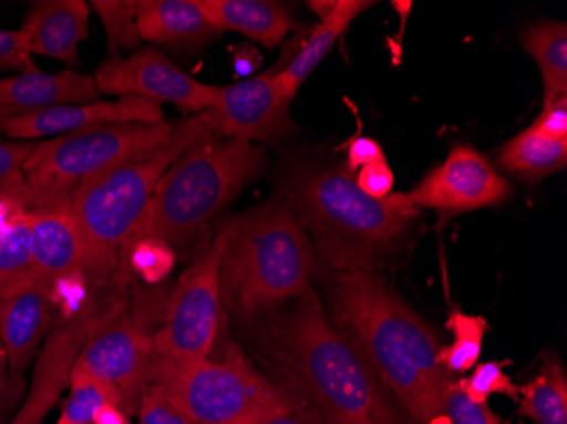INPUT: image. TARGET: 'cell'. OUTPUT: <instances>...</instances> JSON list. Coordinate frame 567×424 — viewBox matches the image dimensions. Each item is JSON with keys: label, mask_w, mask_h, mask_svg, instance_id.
<instances>
[{"label": "cell", "mask_w": 567, "mask_h": 424, "mask_svg": "<svg viewBox=\"0 0 567 424\" xmlns=\"http://www.w3.org/2000/svg\"><path fill=\"white\" fill-rule=\"evenodd\" d=\"M532 127L547 138L567 142V95L544 101L543 113Z\"/></svg>", "instance_id": "obj_35"}, {"label": "cell", "mask_w": 567, "mask_h": 424, "mask_svg": "<svg viewBox=\"0 0 567 424\" xmlns=\"http://www.w3.org/2000/svg\"><path fill=\"white\" fill-rule=\"evenodd\" d=\"M277 70L218 87L212 113L219 138L270 143L295 131L291 104L277 94Z\"/></svg>", "instance_id": "obj_13"}, {"label": "cell", "mask_w": 567, "mask_h": 424, "mask_svg": "<svg viewBox=\"0 0 567 424\" xmlns=\"http://www.w3.org/2000/svg\"><path fill=\"white\" fill-rule=\"evenodd\" d=\"M140 424H193V421L178 410L171 397L157 385L150 384L138 407Z\"/></svg>", "instance_id": "obj_32"}, {"label": "cell", "mask_w": 567, "mask_h": 424, "mask_svg": "<svg viewBox=\"0 0 567 424\" xmlns=\"http://www.w3.org/2000/svg\"><path fill=\"white\" fill-rule=\"evenodd\" d=\"M508 182L470 145H455L444 164L433 168L415 189L408 194L419 209L439 210L442 219L461 213L498 206L508 199Z\"/></svg>", "instance_id": "obj_12"}, {"label": "cell", "mask_w": 567, "mask_h": 424, "mask_svg": "<svg viewBox=\"0 0 567 424\" xmlns=\"http://www.w3.org/2000/svg\"><path fill=\"white\" fill-rule=\"evenodd\" d=\"M37 143L0 142V193L14 190L24 184L22 165L30 158Z\"/></svg>", "instance_id": "obj_34"}, {"label": "cell", "mask_w": 567, "mask_h": 424, "mask_svg": "<svg viewBox=\"0 0 567 424\" xmlns=\"http://www.w3.org/2000/svg\"><path fill=\"white\" fill-rule=\"evenodd\" d=\"M264 424H311L298 410L292 413L282 414V416L274 417V420L267 421Z\"/></svg>", "instance_id": "obj_40"}, {"label": "cell", "mask_w": 567, "mask_h": 424, "mask_svg": "<svg viewBox=\"0 0 567 424\" xmlns=\"http://www.w3.org/2000/svg\"><path fill=\"white\" fill-rule=\"evenodd\" d=\"M92 424H130V420H127V414L120 406L106 404V406H102L97 411Z\"/></svg>", "instance_id": "obj_38"}, {"label": "cell", "mask_w": 567, "mask_h": 424, "mask_svg": "<svg viewBox=\"0 0 567 424\" xmlns=\"http://www.w3.org/2000/svg\"><path fill=\"white\" fill-rule=\"evenodd\" d=\"M162 104L150 99L126 95L116 102H91L48 107L28 116L12 117L0 124V135L11 139H37L65 135L102 124L162 123Z\"/></svg>", "instance_id": "obj_15"}, {"label": "cell", "mask_w": 567, "mask_h": 424, "mask_svg": "<svg viewBox=\"0 0 567 424\" xmlns=\"http://www.w3.org/2000/svg\"><path fill=\"white\" fill-rule=\"evenodd\" d=\"M200 11L219 33L237 31L266 48H276L295 28L280 2L270 0H197Z\"/></svg>", "instance_id": "obj_20"}, {"label": "cell", "mask_w": 567, "mask_h": 424, "mask_svg": "<svg viewBox=\"0 0 567 424\" xmlns=\"http://www.w3.org/2000/svg\"><path fill=\"white\" fill-rule=\"evenodd\" d=\"M442 404L449 424H502V420L493 413L492 407L486 403L471 400L454 379L445 387Z\"/></svg>", "instance_id": "obj_31"}, {"label": "cell", "mask_w": 567, "mask_h": 424, "mask_svg": "<svg viewBox=\"0 0 567 424\" xmlns=\"http://www.w3.org/2000/svg\"><path fill=\"white\" fill-rule=\"evenodd\" d=\"M140 37L168 48H194L219 33L200 11L197 0H140Z\"/></svg>", "instance_id": "obj_19"}, {"label": "cell", "mask_w": 567, "mask_h": 424, "mask_svg": "<svg viewBox=\"0 0 567 424\" xmlns=\"http://www.w3.org/2000/svg\"><path fill=\"white\" fill-rule=\"evenodd\" d=\"M92 8L101 18L107 34L111 59H116L117 51L138 48L142 43L138 24H136V0H94Z\"/></svg>", "instance_id": "obj_28"}, {"label": "cell", "mask_w": 567, "mask_h": 424, "mask_svg": "<svg viewBox=\"0 0 567 424\" xmlns=\"http://www.w3.org/2000/svg\"><path fill=\"white\" fill-rule=\"evenodd\" d=\"M231 236L226 223L206 251L181 276L165 309L164 324L152 334L153 356L208 359L221 331L223 301L219 269Z\"/></svg>", "instance_id": "obj_9"}, {"label": "cell", "mask_w": 567, "mask_h": 424, "mask_svg": "<svg viewBox=\"0 0 567 424\" xmlns=\"http://www.w3.org/2000/svg\"><path fill=\"white\" fill-rule=\"evenodd\" d=\"M357 185L371 197H385L393 193L394 175L388 162L381 161L360 168Z\"/></svg>", "instance_id": "obj_36"}, {"label": "cell", "mask_w": 567, "mask_h": 424, "mask_svg": "<svg viewBox=\"0 0 567 424\" xmlns=\"http://www.w3.org/2000/svg\"><path fill=\"white\" fill-rule=\"evenodd\" d=\"M19 375L8 374L6 370H0V406L6 403L9 395H11L12 385Z\"/></svg>", "instance_id": "obj_39"}, {"label": "cell", "mask_w": 567, "mask_h": 424, "mask_svg": "<svg viewBox=\"0 0 567 424\" xmlns=\"http://www.w3.org/2000/svg\"><path fill=\"white\" fill-rule=\"evenodd\" d=\"M33 254L28 206L0 225V296L33 279Z\"/></svg>", "instance_id": "obj_25"}, {"label": "cell", "mask_w": 567, "mask_h": 424, "mask_svg": "<svg viewBox=\"0 0 567 424\" xmlns=\"http://www.w3.org/2000/svg\"><path fill=\"white\" fill-rule=\"evenodd\" d=\"M150 384L161 387L193 424H264L298 410L235 343L226 344L218 360L153 356Z\"/></svg>", "instance_id": "obj_7"}, {"label": "cell", "mask_w": 567, "mask_h": 424, "mask_svg": "<svg viewBox=\"0 0 567 424\" xmlns=\"http://www.w3.org/2000/svg\"><path fill=\"white\" fill-rule=\"evenodd\" d=\"M33 55L79 65V44L89 37V6L84 0H38L22 22Z\"/></svg>", "instance_id": "obj_18"}, {"label": "cell", "mask_w": 567, "mask_h": 424, "mask_svg": "<svg viewBox=\"0 0 567 424\" xmlns=\"http://www.w3.org/2000/svg\"><path fill=\"white\" fill-rule=\"evenodd\" d=\"M498 164L524 180H540L566 168L567 142L547 138L530 126L503 146Z\"/></svg>", "instance_id": "obj_22"}, {"label": "cell", "mask_w": 567, "mask_h": 424, "mask_svg": "<svg viewBox=\"0 0 567 424\" xmlns=\"http://www.w3.org/2000/svg\"><path fill=\"white\" fill-rule=\"evenodd\" d=\"M334 4H337V2H318L317 0V2H309V8L313 9V11L320 15V19H324L333 11Z\"/></svg>", "instance_id": "obj_41"}, {"label": "cell", "mask_w": 567, "mask_h": 424, "mask_svg": "<svg viewBox=\"0 0 567 424\" xmlns=\"http://www.w3.org/2000/svg\"><path fill=\"white\" fill-rule=\"evenodd\" d=\"M6 363H8V355H6L4 344H2V340H0V370L6 369Z\"/></svg>", "instance_id": "obj_42"}, {"label": "cell", "mask_w": 567, "mask_h": 424, "mask_svg": "<svg viewBox=\"0 0 567 424\" xmlns=\"http://www.w3.org/2000/svg\"><path fill=\"white\" fill-rule=\"evenodd\" d=\"M267 378L311 424H408L313 287L245 323Z\"/></svg>", "instance_id": "obj_1"}, {"label": "cell", "mask_w": 567, "mask_h": 424, "mask_svg": "<svg viewBox=\"0 0 567 424\" xmlns=\"http://www.w3.org/2000/svg\"><path fill=\"white\" fill-rule=\"evenodd\" d=\"M321 263L313 241L286 200L231 219L219 269L223 309L241 324L311 289Z\"/></svg>", "instance_id": "obj_4"}, {"label": "cell", "mask_w": 567, "mask_h": 424, "mask_svg": "<svg viewBox=\"0 0 567 424\" xmlns=\"http://www.w3.org/2000/svg\"><path fill=\"white\" fill-rule=\"evenodd\" d=\"M445 327L454 334V341L449 347H442L439 363L451 375L470 372L483 352L484 334L489 324L481 316L467 314L455 309L449 316Z\"/></svg>", "instance_id": "obj_26"}, {"label": "cell", "mask_w": 567, "mask_h": 424, "mask_svg": "<svg viewBox=\"0 0 567 424\" xmlns=\"http://www.w3.org/2000/svg\"><path fill=\"white\" fill-rule=\"evenodd\" d=\"M55 286L34 276L0 296V340L12 374L21 375L50 330Z\"/></svg>", "instance_id": "obj_16"}, {"label": "cell", "mask_w": 567, "mask_h": 424, "mask_svg": "<svg viewBox=\"0 0 567 424\" xmlns=\"http://www.w3.org/2000/svg\"><path fill=\"white\" fill-rule=\"evenodd\" d=\"M28 206L34 272L56 283L87 273L84 245L73 218L70 196H34L21 187Z\"/></svg>", "instance_id": "obj_14"}, {"label": "cell", "mask_w": 567, "mask_h": 424, "mask_svg": "<svg viewBox=\"0 0 567 424\" xmlns=\"http://www.w3.org/2000/svg\"><path fill=\"white\" fill-rule=\"evenodd\" d=\"M522 46L537 62L544 82V101L567 95V24L540 21L522 34Z\"/></svg>", "instance_id": "obj_23"}, {"label": "cell", "mask_w": 567, "mask_h": 424, "mask_svg": "<svg viewBox=\"0 0 567 424\" xmlns=\"http://www.w3.org/2000/svg\"><path fill=\"white\" fill-rule=\"evenodd\" d=\"M123 258H127L138 276L157 283L174 269L175 254L171 245L158 240H143L133 245Z\"/></svg>", "instance_id": "obj_30"}, {"label": "cell", "mask_w": 567, "mask_h": 424, "mask_svg": "<svg viewBox=\"0 0 567 424\" xmlns=\"http://www.w3.org/2000/svg\"><path fill=\"white\" fill-rule=\"evenodd\" d=\"M327 312L415 424H441L442 340L378 272H327Z\"/></svg>", "instance_id": "obj_2"}, {"label": "cell", "mask_w": 567, "mask_h": 424, "mask_svg": "<svg viewBox=\"0 0 567 424\" xmlns=\"http://www.w3.org/2000/svg\"><path fill=\"white\" fill-rule=\"evenodd\" d=\"M286 203L327 272H378L408 241L420 209L408 194L371 197L346 167H311L286 182Z\"/></svg>", "instance_id": "obj_3"}, {"label": "cell", "mask_w": 567, "mask_h": 424, "mask_svg": "<svg viewBox=\"0 0 567 424\" xmlns=\"http://www.w3.org/2000/svg\"><path fill=\"white\" fill-rule=\"evenodd\" d=\"M264 162L262 148L231 138L204 142L184 153L158 182L121 258L143 240L189 241L262 172Z\"/></svg>", "instance_id": "obj_6"}, {"label": "cell", "mask_w": 567, "mask_h": 424, "mask_svg": "<svg viewBox=\"0 0 567 424\" xmlns=\"http://www.w3.org/2000/svg\"><path fill=\"white\" fill-rule=\"evenodd\" d=\"M101 94L135 95L150 101L171 102L183 113H206L218 101V87L196 79L165 59L153 48L136 51L127 59H110L94 75Z\"/></svg>", "instance_id": "obj_11"}, {"label": "cell", "mask_w": 567, "mask_h": 424, "mask_svg": "<svg viewBox=\"0 0 567 424\" xmlns=\"http://www.w3.org/2000/svg\"><path fill=\"white\" fill-rule=\"evenodd\" d=\"M385 161L382 146L369 136H357L349 143V152H347L346 170L353 174L360 168L375 164V162Z\"/></svg>", "instance_id": "obj_37"}, {"label": "cell", "mask_w": 567, "mask_h": 424, "mask_svg": "<svg viewBox=\"0 0 567 424\" xmlns=\"http://www.w3.org/2000/svg\"><path fill=\"white\" fill-rule=\"evenodd\" d=\"M153 362L152 334L130 314H120L92 334L70 372L99 379L116 389L121 410L138 413L150 387Z\"/></svg>", "instance_id": "obj_10"}, {"label": "cell", "mask_w": 567, "mask_h": 424, "mask_svg": "<svg viewBox=\"0 0 567 424\" xmlns=\"http://www.w3.org/2000/svg\"><path fill=\"white\" fill-rule=\"evenodd\" d=\"M171 123L102 124L37 143L22 165L24 187L34 196H70L94 175L164 145Z\"/></svg>", "instance_id": "obj_8"}, {"label": "cell", "mask_w": 567, "mask_h": 424, "mask_svg": "<svg viewBox=\"0 0 567 424\" xmlns=\"http://www.w3.org/2000/svg\"><path fill=\"white\" fill-rule=\"evenodd\" d=\"M106 404L121 407V397L113 385L84 374L70 372V394L56 424H92L95 414Z\"/></svg>", "instance_id": "obj_27"}, {"label": "cell", "mask_w": 567, "mask_h": 424, "mask_svg": "<svg viewBox=\"0 0 567 424\" xmlns=\"http://www.w3.org/2000/svg\"><path fill=\"white\" fill-rule=\"evenodd\" d=\"M518 392L520 416L537 424H567V374L559 356H546L540 372Z\"/></svg>", "instance_id": "obj_24"}, {"label": "cell", "mask_w": 567, "mask_h": 424, "mask_svg": "<svg viewBox=\"0 0 567 424\" xmlns=\"http://www.w3.org/2000/svg\"><path fill=\"white\" fill-rule=\"evenodd\" d=\"M371 6H374V2H368V0H337L333 11L327 18L321 19L320 24L315 28L311 37L302 44L295 60L286 69L277 72V94L282 101L291 104L306 79L323 62L324 56L330 53L337 40Z\"/></svg>", "instance_id": "obj_21"}, {"label": "cell", "mask_w": 567, "mask_h": 424, "mask_svg": "<svg viewBox=\"0 0 567 424\" xmlns=\"http://www.w3.org/2000/svg\"><path fill=\"white\" fill-rule=\"evenodd\" d=\"M508 362H486L476 366L470 379H461L462 391L477 403H486L489 395H508L509 400L518 401L520 392L512 379L506 375L505 365Z\"/></svg>", "instance_id": "obj_29"}, {"label": "cell", "mask_w": 567, "mask_h": 424, "mask_svg": "<svg viewBox=\"0 0 567 424\" xmlns=\"http://www.w3.org/2000/svg\"><path fill=\"white\" fill-rule=\"evenodd\" d=\"M94 76L65 70L31 72L0 79V124L48 107L102 101Z\"/></svg>", "instance_id": "obj_17"}, {"label": "cell", "mask_w": 567, "mask_h": 424, "mask_svg": "<svg viewBox=\"0 0 567 424\" xmlns=\"http://www.w3.org/2000/svg\"><path fill=\"white\" fill-rule=\"evenodd\" d=\"M216 138L219 135L212 110L194 114L175 126L164 145L87 178L70 194L87 273L113 269L165 172L194 146Z\"/></svg>", "instance_id": "obj_5"}, {"label": "cell", "mask_w": 567, "mask_h": 424, "mask_svg": "<svg viewBox=\"0 0 567 424\" xmlns=\"http://www.w3.org/2000/svg\"><path fill=\"white\" fill-rule=\"evenodd\" d=\"M0 70H16L19 73L38 72L31 53L30 38L22 30L0 28Z\"/></svg>", "instance_id": "obj_33"}]
</instances>
